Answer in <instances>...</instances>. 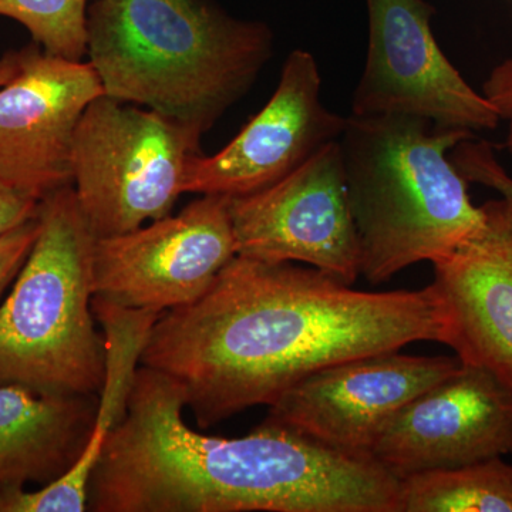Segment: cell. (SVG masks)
Listing matches in <instances>:
<instances>
[{"instance_id": "18", "label": "cell", "mask_w": 512, "mask_h": 512, "mask_svg": "<svg viewBox=\"0 0 512 512\" xmlns=\"http://www.w3.org/2000/svg\"><path fill=\"white\" fill-rule=\"evenodd\" d=\"M93 0H0V16L20 23L46 53L83 60Z\"/></svg>"}, {"instance_id": "12", "label": "cell", "mask_w": 512, "mask_h": 512, "mask_svg": "<svg viewBox=\"0 0 512 512\" xmlns=\"http://www.w3.org/2000/svg\"><path fill=\"white\" fill-rule=\"evenodd\" d=\"M345 126L346 117L323 103L315 56L308 50H292L264 109L217 154L192 158L185 194L238 198L265 190L319 148L339 140Z\"/></svg>"}, {"instance_id": "9", "label": "cell", "mask_w": 512, "mask_h": 512, "mask_svg": "<svg viewBox=\"0 0 512 512\" xmlns=\"http://www.w3.org/2000/svg\"><path fill=\"white\" fill-rule=\"evenodd\" d=\"M237 254L266 262H301L353 285L360 244L340 141L319 148L284 180L228 198Z\"/></svg>"}, {"instance_id": "3", "label": "cell", "mask_w": 512, "mask_h": 512, "mask_svg": "<svg viewBox=\"0 0 512 512\" xmlns=\"http://www.w3.org/2000/svg\"><path fill=\"white\" fill-rule=\"evenodd\" d=\"M86 47L106 96L204 136L252 89L275 36L214 0H93Z\"/></svg>"}, {"instance_id": "13", "label": "cell", "mask_w": 512, "mask_h": 512, "mask_svg": "<svg viewBox=\"0 0 512 512\" xmlns=\"http://www.w3.org/2000/svg\"><path fill=\"white\" fill-rule=\"evenodd\" d=\"M370 454L399 478L512 456V387L461 363L394 413Z\"/></svg>"}, {"instance_id": "21", "label": "cell", "mask_w": 512, "mask_h": 512, "mask_svg": "<svg viewBox=\"0 0 512 512\" xmlns=\"http://www.w3.org/2000/svg\"><path fill=\"white\" fill-rule=\"evenodd\" d=\"M481 94L493 106L500 123L507 127L505 148L512 158V56L495 64L485 79Z\"/></svg>"}, {"instance_id": "11", "label": "cell", "mask_w": 512, "mask_h": 512, "mask_svg": "<svg viewBox=\"0 0 512 512\" xmlns=\"http://www.w3.org/2000/svg\"><path fill=\"white\" fill-rule=\"evenodd\" d=\"M460 366L457 356H412L399 350L356 357L295 384L269 406L265 421L335 450L370 454L394 413Z\"/></svg>"}, {"instance_id": "8", "label": "cell", "mask_w": 512, "mask_h": 512, "mask_svg": "<svg viewBox=\"0 0 512 512\" xmlns=\"http://www.w3.org/2000/svg\"><path fill=\"white\" fill-rule=\"evenodd\" d=\"M237 255L228 198L201 195L180 214L97 238L94 296L163 315L198 301Z\"/></svg>"}, {"instance_id": "20", "label": "cell", "mask_w": 512, "mask_h": 512, "mask_svg": "<svg viewBox=\"0 0 512 512\" xmlns=\"http://www.w3.org/2000/svg\"><path fill=\"white\" fill-rule=\"evenodd\" d=\"M39 217L0 235V302L12 286L39 235Z\"/></svg>"}, {"instance_id": "23", "label": "cell", "mask_w": 512, "mask_h": 512, "mask_svg": "<svg viewBox=\"0 0 512 512\" xmlns=\"http://www.w3.org/2000/svg\"><path fill=\"white\" fill-rule=\"evenodd\" d=\"M20 53L12 50L0 59V87L5 86L19 72Z\"/></svg>"}, {"instance_id": "10", "label": "cell", "mask_w": 512, "mask_h": 512, "mask_svg": "<svg viewBox=\"0 0 512 512\" xmlns=\"http://www.w3.org/2000/svg\"><path fill=\"white\" fill-rule=\"evenodd\" d=\"M19 53L18 74L0 87V177L40 202L73 185L77 126L104 90L89 62L49 55L36 43Z\"/></svg>"}, {"instance_id": "22", "label": "cell", "mask_w": 512, "mask_h": 512, "mask_svg": "<svg viewBox=\"0 0 512 512\" xmlns=\"http://www.w3.org/2000/svg\"><path fill=\"white\" fill-rule=\"evenodd\" d=\"M39 212V202L25 197L0 177V235L25 224Z\"/></svg>"}, {"instance_id": "7", "label": "cell", "mask_w": 512, "mask_h": 512, "mask_svg": "<svg viewBox=\"0 0 512 512\" xmlns=\"http://www.w3.org/2000/svg\"><path fill=\"white\" fill-rule=\"evenodd\" d=\"M369 42L353 116L417 117L454 130L493 131L500 119L444 55L426 0H366Z\"/></svg>"}, {"instance_id": "16", "label": "cell", "mask_w": 512, "mask_h": 512, "mask_svg": "<svg viewBox=\"0 0 512 512\" xmlns=\"http://www.w3.org/2000/svg\"><path fill=\"white\" fill-rule=\"evenodd\" d=\"M97 396H52L0 384V494L53 483L82 456Z\"/></svg>"}, {"instance_id": "4", "label": "cell", "mask_w": 512, "mask_h": 512, "mask_svg": "<svg viewBox=\"0 0 512 512\" xmlns=\"http://www.w3.org/2000/svg\"><path fill=\"white\" fill-rule=\"evenodd\" d=\"M470 131L417 117H346L340 136L350 208L360 244V276L382 285L419 262L439 261L476 234L483 208L451 161Z\"/></svg>"}, {"instance_id": "1", "label": "cell", "mask_w": 512, "mask_h": 512, "mask_svg": "<svg viewBox=\"0 0 512 512\" xmlns=\"http://www.w3.org/2000/svg\"><path fill=\"white\" fill-rule=\"evenodd\" d=\"M441 336L430 286L356 291L313 266L237 255L198 301L158 318L141 365L180 384L207 429L325 367Z\"/></svg>"}, {"instance_id": "5", "label": "cell", "mask_w": 512, "mask_h": 512, "mask_svg": "<svg viewBox=\"0 0 512 512\" xmlns=\"http://www.w3.org/2000/svg\"><path fill=\"white\" fill-rule=\"evenodd\" d=\"M40 229L0 302V384L52 396H97L106 340L93 312L96 235L73 185L39 202Z\"/></svg>"}, {"instance_id": "6", "label": "cell", "mask_w": 512, "mask_h": 512, "mask_svg": "<svg viewBox=\"0 0 512 512\" xmlns=\"http://www.w3.org/2000/svg\"><path fill=\"white\" fill-rule=\"evenodd\" d=\"M201 138L157 111L106 94L92 101L74 137L73 188L96 238L171 215Z\"/></svg>"}, {"instance_id": "17", "label": "cell", "mask_w": 512, "mask_h": 512, "mask_svg": "<svg viewBox=\"0 0 512 512\" xmlns=\"http://www.w3.org/2000/svg\"><path fill=\"white\" fill-rule=\"evenodd\" d=\"M396 512H512V464L494 457L400 477Z\"/></svg>"}, {"instance_id": "19", "label": "cell", "mask_w": 512, "mask_h": 512, "mask_svg": "<svg viewBox=\"0 0 512 512\" xmlns=\"http://www.w3.org/2000/svg\"><path fill=\"white\" fill-rule=\"evenodd\" d=\"M450 158L468 183L491 188L501 198L512 202V177L498 161L488 141L468 137L451 150Z\"/></svg>"}, {"instance_id": "15", "label": "cell", "mask_w": 512, "mask_h": 512, "mask_svg": "<svg viewBox=\"0 0 512 512\" xmlns=\"http://www.w3.org/2000/svg\"><path fill=\"white\" fill-rule=\"evenodd\" d=\"M93 312L106 340V372L92 434L82 456L67 473L36 491L0 494V512L87 511L90 478L111 431L126 414L134 377L160 313L124 308L93 296Z\"/></svg>"}, {"instance_id": "2", "label": "cell", "mask_w": 512, "mask_h": 512, "mask_svg": "<svg viewBox=\"0 0 512 512\" xmlns=\"http://www.w3.org/2000/svg\"><path fill=\"white\" fill-rule=\"evenodd\" d=\"M170 376L140 365L87 488L94 512H396L399 477L370 454L264 421L237 439L184 421Z\"/></svg>"}, {"instance_id": "14", "label": "cell", "mask_w": 512, "mask_h": 512, "mask_svg": "<svg viewBox=\"0 0 512 512\" xmlns=\"http://www.w3.org/2000/svg\"><path fill=\"white\" fill-rule=\"evenodd\" d=\"M476 234L433 262L441 343L463 365L483 367L512 387V202L481 205Z\"/></svg>"}]
</instances>
